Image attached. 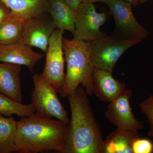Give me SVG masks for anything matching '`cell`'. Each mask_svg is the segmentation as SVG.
I'll list each match as a JSON object with an SVG mask.
<instances>
[{"label":"cell","mask_w":153,"mask_h":153,"mask_svg":"<svg viewBox=\"0 0 153 153\" xmlns=\"http://www.w3.org/2000/svg\"><path fill=\"white\" fill-rule=\"evenodd\" d=\"M88 95L79 85L67 96L71 117L63 153H101L104 140Z\"/></svg>","instance_id":"1"},{"label":"cell","mask_w":153,"mask_h":153,"mask_svg":"<svg viewBox=\"0 0 153 153\" xmlns=\"http://www.w3.org/2000/svg\"><path fill=\"white\" fill-rule=\"evenodd\" d=\"M68 124L35 113L18 121L15 152L64 153Z\"/></svg>","instance_id":"2"},{"label":"cell","mask_w":153,"mask_h":153,"mask_svg":"<svg viewBox=\"0 0 153 153\" xmlns=\"http://www.w3.org/2000/svg\"><path fill=\"white\" fill-rule=\"evenodd\" d=\"M63 49L66 72L63 94L65 98L80 84L88 95L93 93V67L90 58L91 41L63 38Z\"/></svg>","instance_id":"3"},{"label":"cell","mask_w":153,"mask_h":153,"mask_svg":"<svg viewBox=\"0 0 153 153\" xmlns=\"http://www.w3.org/2000/svg\"><path fill=\"white\" fill-rule=\"evenodd\" d=\"M34 89L32 92L31 104L36 112L68 124L70 118L57 96V91L42 74L32 76Z\"/></svg>","instance_id":"4"},{"label":"cell","mask_w":153,"mask_h":153,"mask_svg":"<svg viewBox=\"0 0 153 153\" xmlns=\"http://www.w3.org/2000/svg\"><path fill=\"white\" fill-rule=\"evenodd\" d=\"M141 42L137 39H117L108 36L91 41L90 58L93 68L112 73L122 55L130 48Z\"/></svg>","instance_id":"5"},{"label":"cell","mask_w":153,"mask_h":153,"mask_svg":"<svg viewBox=\"0 0 153 153\" xmlns=\"http://www.w3.org/2000/svg\"><path fill=\"white\" fill-rule=\"evenodd\" d=\"M64 32L56 29L51 35L46 52V63L41 74L60 96L63 94L66 76L63 44Z\"/></svg>","instance_id":"6"},{"label":"cell","mask_w":153,"mask_h":153,"mask_svg":"<svg viewBox=\"0 0 153 153\" xmlns=\"http://www.w3.org/2000/svg\"><path fill=\"white\" fill-rule=\"evenodd\" d=\"M107 19L106 13L97 11L94 3H81L75 14L74 39L92 41L108 36L100 30Z\"/></svg>","instance_id":"7"},{"label":"cell","mask_w":153,"mask_h":153,"mask_svg":"<svg viewBox=\"0 0 153 153\" xmlns=\"http://www.w3.org/2000/svg\"><path fill=\"white\" fill-rule=\"evenodd\" d=\"M108 7L115 23V32L120 39H137L142 41L149 32L135 18L132 5L123 0H108Z\"/></svg>","instance_id":"8"},{"label":"cell","mask_w":153,"mask_h":153,"mask_svg":"<svg viewBox=\"0 0 153 153\" xmlns=\"http://www.w3.org/2000/svg\"><path fill=\"white\" fill-rule=\"evenodd\" d=\"M132 95L131 90L125 89L109 102L105 114L117 128L138 131L144 128L142 123L136 119L132 112L130 102Z\"/></svg>","instance_id":"9"},{"label":"cell","mask_w":153,"mask_h":153,"mask_svg":"<svg viewBox=\"0 0 153 153\" xmlns=\"http://www.w3.org/2000/svg\"><path fill=\"white\" fill-rule=\"evenodd\" d=\"M56 29L52 19L47 18L45 15L25 21L19 41L46 52L50 37Z\"/></svg>","instance_id":"10"},{"label":"cell","mask_w":153,"mask_h":153,"mask_svg":"<svg viewBox=\"0 0 153 153\" xmlns=\"http://www.w3.org/2000/svg\"><path fill=\"white\" fill-rule=\"evenodd\" d=\"M43 57L20 41L0 44V62L26 66L31 72Z\"/></svg>","instance_id":"11"},{"label":"cell","mask_w":153,"mask_h":153,"mask_svg":"<svg viewBox=\"0 0 153 153\" xmlns=\"http://www.w3.org/2000/svg\"><path fill=\"white\" fill-rule=\"evenodd\" d=\"M93 79L94 94L102 101L109 102L126 89V84L106 70L93 68Z\"/></svg>","instance_id":"12"},{"label":"cell","mask_w":153,"mask_h":153,"mask_svg":"<svg viewBox=\"0 0 153 153\" xmlns=\"http://www.w3.org/2000/svg\"><path fill=\"white\" fill-rule=\"evenodd\" d=\"M22 66L0 62V93L22 103L20 74Z\"/></svg>","instance_id":"13"},{"label":"cell","mask_w":153,"mask_h":153,"mask_svg":"<svg viewBox=\"0 0 153 153\" xmlns=\"http://www.w3.org/2000/svg\"><path fill=\"white\" fill-rule=\"evenodd\" d=\"M10 10V17L22 22L47 13L48 0H0Z\"/></svg>","instance_id":"14"},{"label":"cell","mask_w":153,"mask_h":153,"mask_svg":"<svg viewBox=\"0 0 153 153\" xmlns=\"http://www.w3.org/2000/svg\"><path fill=\"white\" fill-rule=\"evenodd\" d=\"M137 131L117 128L103 140L101 153H133V143L140 137Z\"/></svg>","instance_id":"15"},{"label":"cell","mask_w":153,"mask_h":153,"mask_svg":"<svg viewBox=\"0 0 153 153\" xmlns=\"http://www.w3.org/2000/svg\"><path fill=\"white\" fill-rule=\"evenodd\" d=\"M47 13L57 29L75 33V13L64 0H48Z\"/></svg>","instance_id":"16"},{"label":"cell","mask_w":153,"mask_h":153,"mask_svg":"<svg viewBox=\"0 0 153 153\" xmlns=\"http://www.w3.org/2000/svg\"><path fill=\"white\" fill-rule=\"evenodd\" d=\"M17 123L13 117H6L0 114V153L15 152Z\"/></svg>","instance_id":"17"},{"label":"cell","mask_w":153,"mask_h":153,"mask_svg":"<svg viewBox=\"0 0 153 153\" xmlns=\"http://www.w3.org/2000/svg\"><path fill=\"white\" fill-rule=\"evenodd\" d=\"M36 112V110L31 103L23 104L0 93V114L10 117L13 115H16L23 118Z\"/></svg>","instance_id":"18"},{"label":"cell","mask_w":153,"mask_h":153,"mask_svg":"<svg viewBox=\"0 0 153 153\" xmlns=\"http://www.w3.org/2000/svg\"><path fill=\"white\" fill-rule=\"evenodd\" d=\"M23 22L9 17L0 25V44L19 41L22 36Z\"/></svg>","instance_id":"19"},{"label":"cell","mask_w":153,"mask_h":153,"mask_svg":"<svg viewBox=\"0 0 153 153\" xmlns=\"http://www.w3.org/2000/svg\"><path fill=\"white\" fill-rule=\"evenodd\" d=\"M132 150L133 153H153V143L148 139L138 138L133 143Z\"/></svg>","instance_id":"20"},{"label":"cell","mask_w":153,"mask_h":153,"mask_svg":"<svg viewBox=\"0 0 153 153\" xmlns=\"http://www.w3.org/2000/svg\"><path fill=\"white\" fill-rule=\"evenodd\" d=\"M141 111L145 115L150 127H153V95L144 100L139 104Z\"/></svg>","instance_id":"21"},{"label":"cell","mask_w":153,"mask_h":153,"mask_svg":"<svg viewBox=\"0 0 153 153\" xmlns=\"http://www.w3.org/2000/svg\"><path fill=\"white\" fill-rule=\"evenodd\" d=\"M10 13V9L0 1V25L8 19Z\"/></svg>","instance_id":"22"},{"label":"cell","mask_w":153,"mask_h":153,"mask_svg":"<svg viewBox=\"0 0 153 153\" xmlns=\"http://www.w3.org/2000/svg\"><path fill=\"white\" fill-rule=\"evenodd\" d=\"M64 1L74 11L75 13L79 5L82 3V0H64Z\"/></svg>","instance_id":"23"},{"label":"cell","mask_w":153,"mask_h":153,"mask_svg":"<svg viewBox=\"0 0 153 153\" xmlns=\"http://www.w3.org/2000/svg\"><path fill=\"white\" fill-rule=\"evenodd\" d=\"M108 0H82V2L94 3L101 2L105 4Z\"/></svg>","instance_id":"24"},{"label":"cell","mask_w":153,"mask_h":153,"mask_svg":"<svg viewBox=\"0 0 153 153\" xmlns=\"http://www.w3.org/2000/svg\"><path fill=\"white\" fill-rule=\"evenodd\" d=\"M124 1L130 3L132 6L136 7L140 4V0H123Z\"/></svg>","instance_id":"25"},{"label":"cell","mask_w":153,"mask_h":153,"mask_svg":"<svg viewBox=\"0 0 153 153\" xmlns=\"http://www.w3.org/2000/svg\"><path fill=\"white\" fill-rule=\"evenodd\" d=\"M148 136L153 137V127H150V129L148 133Z\"/></svg>","instance_id":"26"},{"label":"cell","mask_w":153,"mask_h":153,"mask_svg":"<svg viewBox=\"0 0 153 153\" xmlns=\"http://www.w3.org/2000/svg\"><path fill=\"white\" fill-rule=\"evenodd\" d=\"M149 0H140V4H144L147 2Z\"/></svg>","instance_id":"27"}]
</instances>
